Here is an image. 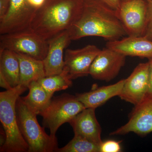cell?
Segmentation results:
<instances>
[{
    "label": "cell",
    "mask_w": 152,
    "mask_h": 152,
    "mask_svg": "<svg viewBox=\"0 0 152 152\" xmlns=\"http://www.w3.org/2000/svg\"><path fill=\"white\" fill-rule=\"evenodd\" d=\"M120 142L112 140L102 141L100 145V152H121V147Z\"/></svg>",
    "instance_id": "22"
},
{
    "label": "cell",
    "mask_w": 152,
    "mask_h": 152,
    "mask_svg": "<svg viewBox=\"0 0 152 152\" xmlns=\"http://www.w3.org/2000/svg\"><path fill=\"white\" fill-rule=\"evenodd\" d=\"M149 88L147 96H152V58L148 59Z\"/></svg>",
    "instance_id": "26"
},
{
    "label": "cell",
    "mask_w": 152,
    "mask_h": 152,
    "mask_svg": "<svg viewBox=\"0 0 152 152\" xmlns=\"http://www.w3.org/2000/svg\"><path fill=\"white\" fill-rule=\"evenodd\" d=\"M28 89L19 85L0 93V121L6 135L1 152H28V146L19 129L16 107L18 99Z\"/></svg>",
    "instance_id": "3"
},
{
    "label": "cell",
    "mask_w": 152,
    "mask_h": 152,
    "mask_svg": "<svg viewBox=\"0 0 152 152\" xmlns=\"http://www.w3.org/2000/svg\"><path fill=\"white\" fill-rule=\"evenodd\" d=\"M106 47L126 56L152 58V41L144 37L128 36L121 39L108 41Z\"/></svg>",
    "instance_id": "14"
},
{
    "label": "cell",
    "mask_w": 152,
    "mask_h": 152,
    "mask_svg": "<svg viewBox=\"0 0 152 152\" xmlns=\"http://www.w3.org/2000/svg\"><path fill=\"white\" fill-rule=\"evenodd\" d=\"M48 41V50L43 60L46 76L58 75L62 72L64 67V50L72 40L69 31L66 30Z\"/></svg>",
    "instance_id": "13"
},
{
    "label": "cell",
    "mask_w": 152,
    "mask_h": 152,
    "mask_svg": "<svg viewBox=\"0 0 152 152\" xmlns=\"http://www.w3.org/2000/svg\"><path fill=\"white\" fill-rule=\"evenodd\" d=\"M68 30L72 40L99 37L111 41L127 35L117 12L101 0H83L78 18Z\"/></svg>",
    "instance_id": "1"
},
{
    "label": "cell",
    "mask_w": 152,
    "mask_h": 152,
    "mask_svg": "<svg viewBox=\"0 0 152 152\" xmlns=\"http://www.w3.org/2000/svg\"><path fill=\"white\" fill-rule=\"evenodd\" d=\"M126 56L107 48L101 50L90 67L95 80L109 82L117 77L126 62Z\"/></svg>",
    "instance_id": "11"
},
{
    "label": "cell",
    "mask_w": 152,
    "mask_h": 152,
    "mask_svg": "<svg viewBox=\"0 0 152 152\" xmlns=\"http://www.w3.org/2000/svg\"><path fill=\"white\" fill-rule=\"evenodd\" d=\"M99 146L84 137L75 134L73 138L57 152H100Z\"/></svg>",
    "instance_id": "21"
},
{
    "label": "cell",
    "mask_w": 152,
    "mask_h": 152,
    "mask_svg": "<svg viewBox=\"0 0 152 152\" xmlns=\"http://www.w3.org/2000/svg\"><path fill=\"white\" fill-rule=\"evenodd\" d=\"M29 93L21 97L24 102L37 115L48 106L53 96L49 94L37 81L31 82L28 86Z\"/></svg>",
    "instance_id": "19"
},
{
    "label": "cell",
    "mask_w": 152,
    "mask_h": 152,
    "mask_svg": "<svg viewBox=\"0 0 152 152\" xmlns=\"http://www.w3.org/2000/svg\"><path fill=\"white\" fill-rule=\"evenodd\" d=\"M148 2V14L146 27L142 37L152 41V0Z\"/></svg>",
    "instance_id": "23"
},
{
    "label": "cell",
    "mask_w": 152,
    "mask_h": 152,
    "mask_svg": "<svg viewBox=\"0 0 152 152\" xmlns=\"http://www.w3.org/2000/svg\"><path fill=\"white\" fill-rule=\"evenodd\" d=\"M130 132L142 137L152 132V96H147L141 102L134 106L128 122L110 135H125Z\"/></svg>",
    "instance_id": "9"
},
{
    "label": "cell",
    "mask_w": 152,
    "mask_h": 152,
    "mask_svg": "<svg viewBox=\"0 0 152 152\" xmlns=\"http://www.w3.org/2000/svg\"><path fill=\"white\" fill-rule=\"evenodd\" d=\"M15 53L20 63V85L28 87L31 82L46 77L43 61L23 54Z\"/></svg>",
    "instance_id": "17"
},
{
    "label": "cell",
    "mask_w": 152,
    "mask_h": 152,
    "mask_svg": "<svg viewBox=\"0 0 152 152\" xmlns=\"http://www.w3.org/2000/svg\"><path fill=\"white\" fill-rule=\"evenodd\" d=\"M11 0H0V21L2 20L7 13Z\"/></svg>",
    "instance_id": "24"
},
{
    "label": "cell",
    "mask_w": 152,
    "mask_h": 152,
    "mask_svg": "<svg viewBox=\"0 0 152 152\" xmlns=\"http://www.w3.org/2000/svg\"><path fill=\"white\" fill-rule=\"evenodd\" d=\"M148 2L146 0L121 1L118 16L127 35L142 37L146 27Z\"/></svg>",
    "instance_id": "8"
},
{
    "label": "cell",
    "mask_w": 152,
    "mask_h": 152,
    "mask_svg": "<svg viewBox=\"0 0 152 152\" xmlns=\"http://www.w3.org/2000/svg\"><path fill=\"white\" fill-rule=\"evenodd\" d=\"M83 0H47L31 28L45 39L69 30L80 15Z\"/></svg>",
    "instance_id": "2"
},
{
    "label": "cell",
    "mask_w": 152,
    "mask_h": 152,
    "mask_svg": "<svg viewBox=\"0 0 152 152\" xmlns=\"http://www.w3.org/2000/svg\"><path fill=\"white\" fill-rule=\"evenodd\" d=\"M101 50L89 45L77 50L67 49L65 53L64 70L72 80L89 75L90 67Z\"/></svg>",
    "instance_id": "10"
},
{
    "label": "cell",
    "mask_w": 152,
    "mask_h": 152,
    "mask_svg": "<svg viewBox=\"0 0 152 152\" xmlns=\"http://www.w3.org/2000/svg\"><path fill=\"white\" fill-rule=\"evenodd\" d=\"M47 0H11L8 12L0 21V34L15 32L31 27Z\"/></svg>",
    "instance_id": "7"
},
{
    "label": "cell",
    "mask_w": 152,
    "mask_h": 152,
    "mask_svg": "<svg viewBox=\"0 0 152 152\" xmlns=\"http://www.w3.org/2000/svg\"><path fill=\"white\" fill-rule=\"evenodd\" d=\"M85 108L75 96L64 94L52 98L48 106L39 115L42 117L44 126L50 129L52 137H56L60 126L69 123Z\"/></svg>",
    "instance_id": "5"
},
{
    "label": "cell",
    "mask_w": 152,
    "mask_h": 152,
    "mask_svg": "<svg viewBox=\"0 0 152 152\" xmlns=\"http://www.w3.org/2000/svg\"><path fill=\"white\" fill-rule=\"evenodd\" d=\"M107 6L115 11L117 13H118L121 8V0H101Z\"/></svg>",
    "instance_id": "25"
},
{
    "label": "cell",
    "mask_w": 152,
    "mask_h": 152,
    "mask_svg": "<svg viewBox=\"0 0 152 152\" xmlns=\"http://www.w3.org/2000/svg\"><path fill=\"white\" fill-rule=\"evenodd\" d=\"M96 109L85 108L76 116L69 124L75 134L86 138L91 141L100 145L102 129L95 114Z\"/></svg>",
    "instance_id": "15"
},
{
    "label": "cell",
    "mask_w": 152,
    "mask_h": 152,
    "mask_svg": "<svg viewBox=\"0 0 152 152\" xmlns=\"http://www.w3.org/2000/svg\"><path fill=\"white\" fill-rule=\"evenodd\" d=\"M129 1V0H121V1ZM147 1H148L150 0H146Z\"/></svg>",
    "instance_id": "27"
},
{
    "label": "cell",
    "mask_w": 152,
    "mask_h": 152,
    "mask_svg": "<svg viewBox=\"0 0 152 152\" xmlns=\"http://www.w3.org/2000/svg\"><path fill=\"white\" fill-rule=\"evenodd\" d=\"M125 79L114 84L99 87L88 92L77 94L75 96L86 108H97L121 92Z\"/></svg>",
    "instance_id": "16"
},
{
    "label": "cell",
    "mask_w": 152,
    "mask_h": 152,
    "mask_svg": "<svg viewBox=\"0 0 152 152\" xmlns=\"http://www.w3.org/2000/svg\"><path fill=\"white\" fill-rule=\"evenodd\" d=\"M49 94L66 89L72 85V80L65 71L58 75L46 76L37 81Z\"/></svg>",
    "instance_id": "20"
},
{
    "label": "cell",
    "mask_w": 152,
    "mask_h": 152,
    "mask_svg": "<svg viewBox=\"0 0 152 152\" xmlns=\"http://www.w3.org/2000/svg\"><path fill=\"white\" fill-rule=\"evenodd\" d=\"M16 107L19 129L28 146V152H57L59 148L56 137L45 132L38 122L37 115L26 104L21 96L17 101Z\"/></svg>",
    "instance_id": "4"
},
{
    "label": "cell",
    "mask_w": 152,
    "mask_h": 152,
    "mask_svg": "<svg viewBox=\"0 0 152 152\" xmlns=\"http://www.w3.org/2000/svg\"><path fill=\"white\" fill-rule=\"evenodd\" d=\"M0 74L11 88L20 84V63L15 53L7 49L0 50Z\"/></svg>",
    "instance_id": "18"
},
{
    "label": "cell",
    "mask_w": 152,
    "mask_h": 152,
    "mask_svg": "<svg viewBox=\"0 0 152 152\" xmlns=\"http://www.w3.org/2000/svg\"><path fill=\"white\" fill-rule=\"evenodd\" d=\"M7 49L43 61L48 50V42L31 28L1 34L0 50Z\"/></svg>",
    "instance_id": "6"
},
{
    "label": "cell",
    "mask_w": 152,
    "mask_h": 152,
    "mask_svg": "<svg viewBox=\"0 0 152 152\" xmlns=\"http://www.w3.org/2000/svg\"><path fill=\"white\" fill-rule=\"evenodd\" d=\"M148 88L149 64L147 62L139 64L130 75L125 79L118 96L123 100L135 106L147 96Z\"/></svg>",
    "instance_id": "12"
}]
</instances>
